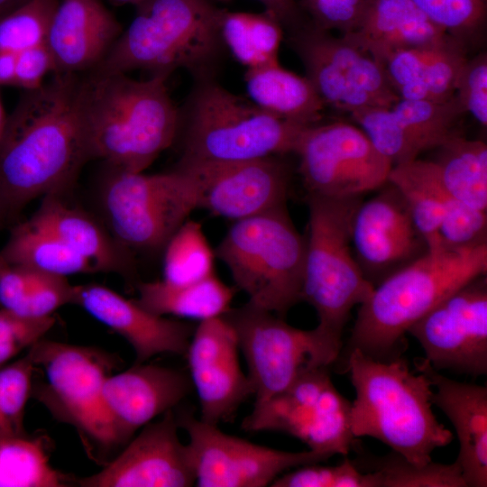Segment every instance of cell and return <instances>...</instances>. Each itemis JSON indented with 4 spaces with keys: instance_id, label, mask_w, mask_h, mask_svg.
<instances>
[{
    "instance_id": "cell-39",
    "label": "cell",
    "mask_w": 487,
    "mask_h": 487,
    "mask_svg": "<svg viewBox=\"0 0 487 487\" xmlns=\"http://www.w3.org/2000/svg\"><path fill=\"white\" fill-rule=\"evenodd\" d=\"M412 1L436 25L465 47L483 32L487 0Z\"/></svg>"
},
{
    "instance_id": "cell-27",
    "label": "cell",
    "mask_w": 487,
    "mask_h": 487,
    "mask_svg": "<svg viewBox=\"0 0 487 487\" xmlns=\"http://www.w3.org/2000/svg\"><path fill=\"white\" fill-rule=\"evenodd\" d=\"M466 47L446 40L392 52L383 62L387 78L400 98L442 102L451 98L467 60Z\"/></svg>"
},
{
    "instance_id": "cell-45",
    "label": "cell",
    "mask_w": 487,
    "mask_h": 487,
    "mask_svg": "<svg viewBox=\"0 0 487 487\" xmlns=\"http://www.w3.org/2000/svg\"><path fill=\"white\" fill-rule=\"evenodd\" d=\"M219 31L234 57L248 68L261 65L249 34V13L220 11Z\"/></svg>"
},
{
    "instance_id": "cell-7",
    "label": "cell",
    "mask_w": 487,
    "mask_h": 487,
    "mask_svg": "<svg viewBox=\"0 0 487 487\" xmlns=\"http://www.w3.org/2000/svg\"><path fill=\"white\" fill-rule=\"evenodd\" d=\"M306 241L286 207L236 220L215 250L248 303L280 317L302 301Z\"/></svg>"
},
{
    "instance_id": "cell-28",
    "label": "cell",
    "mask_w": 487,
    "mask_h": 487,
    "mask_svg": "<svg viewBox=\"0 0 487 487\" xmlns=\"http://www.w3.org/2000/svg\"><path fill=\"white\" fill-rule=\"evenodd\" d=\"M388 182L402 196L429 251L443 249L440 229L462 221L473 208L445 189L429 160L418 158L392 166Z\"/></svg>"
},
{
    "instance_id": "cell-38",
    "label": "cell",
    "mask_w": 487,
    "mask_h": 487,
    "mask_svg": "<svg viewBox=\"0 0 487 487\" xmlns=\"http://www.w3.org/2000/svg\"><path fill=\"white\" fill-rule=\"evenodd\" d=\"M33 376L28 354L0 368V437L26 434L24 416Z\"/></svg>"
},
{
    "instance_id": "cell-52",
    "label": "cell",
    "mask_w": 487,
    "mask_h": 487,
    "mask_svg": "<svg viewBox=\"0 0 487 487\" xmlns=\"http://www.w3.org/2000/svg\"><path fill=\"white\" fill-rule=\"evenodd\" d=\"M5 120H6V117L5 115L2 103L0 100V139H1L4 128H5Z\"/></svg>"
},
{
    "instance_id": "cell-8",
    "label": "cell",
    "mask_w": 487,
    "mask_h": 487,
    "mask_svg": "<svg viewBox=\"0 0 487 487\" xmlns=\"http://www.w3.org/2000/svg\"><path fill=\"white\" fill-rule=\"evenodd\" d=\"M363 197L307 194L302 301L316 310L317 326L341 345L353 308L363 303L374 288L363 276L351 243L353 217Z\"/></svg>"
},
{
    "instance_id": "cell-2",
    "label": "cell",
    "mask_w": 487,
    "mask_h": 487,
    "mask_svg": "<svg viewBox=\"0 0 487 487\" xmlns=\"http://www.w3.org/2000/svg\"><path fill=\"white\" fill-rule=\"evenodd\" d=\"M167 78L137 80L95 69L78 80L75 109L87 161L100 159L114 170L143 172L172 144L179 116Z\"/></svg>"
},
{
    "instance_id": "cell-40",
    "label": "cell",
    "mask_w": 487,
    "mask_h": 487,
    "mask_svg": "<svg viewBox=\"0 0 487 487\" xmlns=\"http://www.w3.org/2000/svg\"><path fill=\"white\" fill-rule=\"evenodd\" d=\"M273 487H375L372 473L362 471L345 458L341 464L327 466L317 464L301 465L280 475Z\"/></svg>"
},
{
    "instance_id": "cell-10",
    "label": "cell",
    "mask_w": 487,
    "mask_h": 487,
    "mask_svg": "<svg viewBox=\"0 0 487 487\" xmlns=\"http://www.w3.org/2000/svg\"><path fill=\"white\" fill-rule=\"evenodd\" d=\"M44 379L32 381L31 397L53 417L76 428L91 452L122 445L105 403L103 388L113 360L92 347L39 340L27 352Z\"/></svg>"
},
{
    "instance_id": "cell-16",
    "label": "cell",
    "mask_w": 487,
    "mask_h": 487,
    "mask_svg": "<svg viewBox=\"0 0 487 487\" xmlns=\"http://www.w3.org/2000/svg\"><path fill=\"white\" fill-rule=\"evenodd\" d=\"M425 359L439 370L474 377L487 373V279L467 282L408 330Z\"/></svg>"
},
{
    "instance_id": "cell-25",
    "label": "cell",
    "mask_w": 487,
    "mask_h": 487,
    "mask_svg": "<svg viewBox=\"0 0 487 487\" xmlns=\"http://www.w3.org/2000/svg\"><path fill=\"white\" fill-rule=\"evenodd\" d=\"M60 195L45 196L29 221L86 258L96 272L132 278L135 271L133 253L122 245L106 225L86 211L68 205Z\"/></svg>"
},
{
    "instance_id": "cell-3",
    "label": "cell",
    "mask_w": 487,
    "mask_h": 487,
    "mask_svg": "<svg viewBox=\"0 0 487 487\" xmlns=\"http://www.w3.org/2000/svg\"><path fill=\"white\" fill-rule=\"evenodd\" d=\"M346 355L355 390L350 418L354 437H373L416 464L431 462L432 453L453 435L433 412L429 378L411 372L400 356L379 360L358 349Z\"/></svg>"
},
{
    "instance_id": "cell-29",
    "label": "cell",
    "mask_w": 487,
    "mask_h": 487,
    "mask_svg": "<svg viewBox=\"0 0 487 487\" xmlns=\"http://www.w3.org/2000/svg\"><path fill=\"white\" fill-rule=\"evenodd\" d=\"M244 81L250 100L271 114L303 125L322 116L326 106L308 78L278 61L249 68Z\"/></svg>"
},
{
    "instance_id": "cell-36",
    "label": "cell",
    "mask_w": 487,
    "mask_h": 487,
    "mask_svg": "<svg viewBox=\"0 0 487 487\" xmlns=\"http://www.w3.org/2000/svg\"><path fill=\"white\" fill-rule=\"evenodd\" d=\"M370 471L375 487H466L459 464H416L393 452L376 460Z\"/></svg>"
},
{
    "instance_id": "cell-5",
    "label": "cell",
    "mask_w": 487,
    "mask_h": 487,
    "mask_svg": "<svg viewBox=\"0 0 487 487\" xmlns=\"http://www.w3.org/2000/svg\"><path fill=\"white\" fill-rule=\"evenodd\" d=\"M220 11L205 0H144L94 69L122 73L142 69L167 77L179 68L202 72L222 41Z\"/></svg>"
},
{
    "instance_id": "cell-6",
    "label": "cell",
    "mask_w": 487,
    "mask_h": 487,
    "mask_svg": "<svg viewBox=\"0 0 487 487\" xmlns=\"http://www.w3.org/2000/svg\"><path fill=\"white\" fill-rule=\"evenodd\" d=\"M303 125L215 83L194 93L179 163L218 165L294 152Z\"/></svg>"
},
{
    "instance_id": "cell-33",
    "label": "cell",
    "mask_w": 487,
    "mask_h": 487,
    "mask_svg": "<svg viewBox=\"0 0 487 487\" xmlns=\"http://www.w3.org/2000/svg\"><path fill=\"white\" fill-rule=\"evenodd\" d=\"M73 477L53 468L47 438L0 437V487H64Z\"/></svg>"
},
{
    "instance_id": "cell-51",
    "label": "cell",
    "mask_w": 487,
    "mask_h": 487,
    "mask_svg": "<svg viewBox=\"0 0 487 487\" xmlns=\"http://www.w3.org/2000/svg\"><path fill=\"white\" fill-rule=\"evenodd\" d=\"M22 3L23 0H0V20Z\"/></svg>"
},
{
    "instance_id": "cell-37",
    "label": "cell",
    "mask_w": 487,
    "mask_h": 487,
    "mask_svg": "<svg viewBox=\"0 0 487 487\" xmlns=\"http://www.w3.org/2000/svg\"><path fill=\"white\" fill-rule=\"evenodd\" d=\"M60 0H25L0 20V51L19 53L46 43Z\"/></svg>"
},
{
    "instance_id": "cell-43",
    "label": "cell",
    "mask_w": 487,
    "mask_h": 487,
    "mask_svg": "<svg viewBox=\"0 0 487 487\" xmlns=\"http://www.w3.org/2000/svg\"><path fill=\"white\" fill-rule=\"evenodd\" d=\"M455 95L465 113L482 126L487 125V56L467 59L458 76Z\"/></svg>"
},
{
    "instance_id": "cell-18",
    "label": "cell",
    "mask_w": 487,
    "mask_h": 487,
    "mask_svg": "<svg viewBox=\"0 0 487 487\" xmlns=\"http://www.w3.org/2000/svg\"><path fill=\"white\" fill-rule=\"evenodd\" d=\"M141 428L124 450L89 476L73 478L82 487H188L196 477L187 444L180 441L172 409Z\"/></svg>"
},
{
    "instance_id": "cell-22",
    "label": "cell",
    "mask_w": 487,
    "mask_h": 487,
    "mask_svg": "<svg viewBox=\"0 0 487 487\" xmlns=\"http://www.w3.org/2000/svg\"><path fill=\"white\" fill-rule=\"evenodd\" d=\"M191 389L190 378L180 371L135 363L125 371L108 375L103 393L124 444L136 431L177 406Z\"/></svg>"
},
{
    "instance_id": "cell-12",
    "label": "cell",
    "mask_w": 487,
    "mask_h": 487,
    "mask_svg": "<svg viewBox=\"0 0 487 487\" xmlns=\"http://www.w3.org/2000/svg\"><path fill=\"white\" fill-rule=\"evenodd\" d=\"M351 402L334 386L327 367L302 372L286 390L254 403L242 427L250 432L278 431L310 450L346 455L354 446Z\"/></svg>"
},
{
    "instance_id": "cell-14",
    "label": "cell",
    "mask_w": 487,
    "mask_h": 487,
    "mask_svg": "<svg viewBox=\"0 0 487 487\" xmlns=\"http://www.w3.org/2000/svg\"><path fill=\"white\" fill-rule=\"evenodd\" d=\"M291 41L325 106L351 114L391 107L400 99L383 67L342 35L311 25L298 30Z\"/></svg>"
},
{
    "instance_id": "cell-9",
    "label": "cell",
    "mask_w": 487,
    "mask_h": 487,
    "mask_svg": "<svg viewBox=\"0 0 487 487\" xmlns=\"http://www.w3.org/2000/svg\"><path fill=\"white\" fill-rule=\"evenodd\" d=\"M205 184V169L199 165L179 163L156 174L111 169L99 191L106 227L133 253L163 250L198 208Z\"/></svg>"
},
{
    "instance_id": "cell-31",
    "label": "cell",
    "mask_w": 487,
    "mask_h": 487,
    "mask_svg": "<svg viewBox=\"0 0 487 487\" xmlns=\"http://www.w3.org/2000/svg\"><path fill=\"white\" fill-rule=\"evenodd\" d=\"M431 161L445 189L464 204L487 210V146L456 133L434 149Z\"/></svg>"
},
{
    "instance_id": "cell-47",
    "label": "cell",
    "mask_w": 487,
    "mask_h": 487,
    "mask_svg": "<svg viewBox=\"0 0 487 487\" xmlns=\"http://www.w3.org/2000/svg\"><path fill=\"white\" fill-rule=\"evenodd\" d=\"M280 25L267 13L249 14L250 40L261 65L278 61V51L282 39Z\"/></svg>"
},
{
    "instance_id": "cell-50",
    "label": "cell",
    "mask_w": 487,
    "mask_h": 487,
    "mask_svg": "<svg viewBox=\"0 0 487 487\" xmlns=\"http://www.w3.org/2000/svg\"><path fill=\"white\" fill-rule=\"evenodd\" d=\"M14 215L0 189V228Z\"/></svg>"
},
{
    "instance_id": "cell-48",
    "label": "cell",
    "mask_w": 487,
    "mask_h": 487,
    "mask_svg": "<svg viewBox=\"0 0 487 487\" xmlns=\"http://www.w3.org/2000/svg\"><path fill=\"white\" fill-rule=\"evenodd\" d=\"M262 3L266 13L275 18L280 24L293 23L297 18L295 0H257Z\"/></svg>"
},
{
    "instance_id": "cell-54",
    "label": "cell",
    "mask_w": 487,
    "mask_h": 487,
    "mask_svg": "<svg viewBox=\"0 0 487 487\" xmlns=\"http://www.w3.org/2000/svg\"><path fill=\"white\" fill-rule=\"evenodd\" d=\"M25 0H23V2H24Z\"/></svg>"
},
{
    "instance_id": "cell-17",
    "label": "cell",
    "mask_w": 487,
    "mask_h": 487,
    "mask_svg": "<svg viewBox=\"0 0 487 487\" xmlns=\"http://www.w3.org/2000/svg\"><path fill=\"white\" fill-rule=\"evenodd\" d=\"M351 243L363 276L373 287L429 251L402 196L388 181L359 204Z\"/></svg>"
},
{
    "instance_id": "cell-49",
    "label": "cell",
    "mask_w": 487,
    "mask_h": 487,
    "mask_svg": "<svg viewBox=\"0 0 487 487\" xmlns=\"http://www.w3.org/2000/svg\"><path fill=\"white\" fill-rule=\"evenodd\" d=\"M16 53L0 51V85H14Z\"/></svg>"
},
{
    "instance_id": "cell-24",
    "label": "cell",
    "mask_w": 487,
    "mask_h": 487,
    "mask_svg": "<svg viewBox=\"0 0 487 487\" xmlns=\"http://www.w3.org/2000/svg\"><path fill=\"white\" fill-rule=\"evenodd\" d=\"M121 32L120 23L99 0H60L46 40L54 72L96 68Z\"/></svg>"
},
{
    "instance_id": "cell-19",
    "label": "cell",
    "mask_w": 487,
    "mask_h": 487,
    "mask_svg": "<svg viewBox=\"0 0 487 487\" xmlns=\"http://www.w3.org/2000/svg\"><path fill=\"white\" fill-rule=\"evenodd\" d=\"M239 351L236 334L224 316L202 320L195 327L185 355L204 422L217 425L229 418L253 395Z\"/></svg>"
},
{
    "instance_id": "cell-4",
    "label": "cell",
    "mask_w": 487,
    "mask_h": 487,
    "mask_svg": "<svg viewBox=\"0 0 487 487\" xmlns=\"http://www.w3.org/2000/svg\"><path fill=\"white\" fill-rule=\"evenodd\" d=\"M486 271L487 244L428 251L384 279L359 305L347 353L358 349L379 360L396 357L414 323Z\"/></svg>"
},
{
    "instance_id": "cell-35",
    "label": "cell",
    "mask_w": 487,
    "mask_h": 487,
    "mask_svg": "<svg viewBox=\"0 0 487 487\" xmlns=\"http://www.w3.org/2000/svg\"><path fill=\"white\" fill-rule=\"evenodd\" d=\"M163 279L185 284L207 278L215 271L216 253L200 223L185 221L163 248Z\"/></svg>"
},
{
    "instance_id": "cell-13",
    "label": "cell",
    "mask_w": 487,
    "mask_h": 487,
    "mask_svg": "<svg viewBox=\"0 0 487 487\" xmlns=\"http://www.w3.org/2000/svg\"><path fill=\"white\" fill-rule=\"evenodd\" d=\"M294 153L307 194L326 198L378 190L392 168L360 127L345 122L307 126Z\"/></svg>"
},
{
    "instance_id": "cell-30",
    "label": "cell",
    "mask_w": 487,
    "mask_h": 487,
    "mask_svg": "<svg viewBox=\"0 0 487 487\" xmlns=\"http://www.w3.org/2000/svg\"><path fill=\"white\" fill-rule=\"evenodd\" d=\"M136 302L150 312L199 321L223 316L231 307L234 289L216 273L185 284L164 280L141 282Z\"/></svg>"
},
{
    "instance_id": "cell-15",
    "label": "cell",
    "mask_w": 487,
    "mask_h": 487,
    "mask_svg": "<svg viewBox=\"0 0 487 487\" xmlns=\"http://www.w3.org/2000/svg\"><path fill=\"white\" fill-rule=\"evenodd\" d=\"M187 443L195 485L200 487H262L296 467L331 457L313 450L287 452L263 446L221 431L183 412L177 417Z\"/></svg>"
},
{
    "instance_id": "cell-42",
    "label": "cell",
    "mask_w": 487,
    "mask_h": 487,
    "mask_svg": "<svg viewBox=\"0 0 487 487\" xmlns=\"http://www.w3.org/2000/svg\"><path fill=\"white\" fill-rule=\"evenodd\" d=\"M75 285L67 277L33 273L28 292L15 312L29 317H47L59 308L72 304Z\"/></svg>"
},
{
    "instance_id": "cell-44",
    "label": "cell",
    "mask_w": 487,
    "mask_h": 487,
    "mask_svg": "<svg viewBox=\"0 0 487 487\" xmlns=\"http://www.w3.org/2000/svg\"><path fill=\"white\" fill-rule=\"evenodd\" d=\"M318 29L341 34L351 32L359 22L363 0H301Z\"/></svg>"
},
{
    "instance_id": "cell-1",
    "label": "cell",
    "mask_w": 487,
    "mask_h": 487,
    "mask_svg": "<svg viewBox=\"0 0 487 487\" xmlns=\"http://www.w3.org/2000/svg\"><path fill=\"white\" fill-rule=\"evenodd\" d=\"M76 74L55 73L25 90L0 139V189L14 213L61 194L87 161L75 109Z\"/></svg>"
},
{
    "instance_id": "cell-26",
    "label": "cell",
    "mask_w": 487,
    "mask_h": 487,
    "mask_svg": "<svg viewBox=\"0 0 487 487\" xmlns=\"http://www.w3.org/2000/svg\"><path fill=\"white\" fill-rule=\"evenodd\" d=\"M342 36L381 66L396 51L427 46L451 37L412 0H363L357 26Z\"/></svg>"
},
{
    "instance_id": "cell-41",
    "label": "cell",
    "mask_w": 487,
    "mask_h": 487,
    "mask_svg": "<svg viewBox=\"0 0 487 487\" xmlns=\"http://www.w3.org/2000/svg\"><path fill=\"white\" fill-rule=\"evenodd\" d=\"M54 323L52 316L29 317L0 308V368L42 339Z\"/></svg>"
},
{
    "instance_id": "cell-23",
    "label": "cell",
    "mask_w": 487,
    "mask_h": 487,
    "mask_svg": "<svg viewBox=\"0 0 487 487\" xmlns=\"http://www.w3.org/2000/svg\"><path fill=\"white\" fill-rule=\"evenodd\" d=\"M416 371L427 375L436 391L432 403L455 427L459 464L466 487L487 486V388L450 379L425 358L415 362Z\"/></svg>"
},
{
    "instance_id": "cell-32",
    "label": "cell",
    "mask_w": 487,
    "mask_h": 487,
    "mask_svg": "<svg viewBox=\"0 0 487 487\" xmlns=\"http://www.w3.org/2000/svg\"><path fill=\"white\" fill-rule=\"evenodd\" d=\"M0 260L32 271L68 277L96 272L86 258L29 220L16 225Z\"/></svg>"
},
{
    "instance_id": "cell-53",
    "label": "cell",
    "mask_w": 487,
    "mask_h": 487,
    "mask_svg": "<svg viewBox=\"0 0 487 487\" xmlns=\"http://www.w3.org/2000/svg\"><path fill=\"white\" fill-rule=\"evenodd\" d=\"M112 2L121 5V4H136L139 5L144 0H111Z\"/></svg>"
},
{
    "instance_id": "cell-46",
    "label": "cell",
    "mask_w": 487,
    "mask_h": 487,
    "mask_svg": "<svg viewBox=\"0 0 487 487\" xmlns=\"http://www.w3.org/2000/svg\"><path fill=\"white\" fill-rule=\"evenodd\" d=\"M51 71L55 66L46 43L24 50L16 54L14 85L25 90L38 88Z\"/></svg>"
},
{
    "instance_id": "cell-20",
    "label": "cell",
    "mask_w": 487,
    "mask_h": 487,
    "mask_svg": "<svg viewBox=\"0 0 487 487\" xmlns=\"http://www.w3.org/2000/svg\"><path fill=\"white\" fill-rule=\"evenodd\" d=\"M72 304L124 337L134 351L136 363L161 354L185 355L196 327L153 314L135 299L99 284L75 285Z\"/></svg>"
},
{
    "instance_id": "cell-11",
    "label": "cell",
    "mask_w": 487,
    "mask_h": 487,
    "mask_svg": "<svg viewBox=\"0 0 487 487\" xmlns=\"http://www.w3.org/2000/svg\"><path fill=\"white\" fill-rule=\"evenodd\" d=\"M223 316L244 355L254 403L280 393L308 369L328 367L341 354L342 345L319 327L296 328L248 302Z\"/></svg>"
},
{
    "instance_id": "cell-21",
    "label": "cell",
    "mask_w": 487,
    "mask_h": 487,
    "mask_svg": "<svg viewBox=\"0 0 487 487\" xmlns=\"http://www.w3.org/2000/svg\"><path fill=\"white\" fill-rule=\"evenodd\" d=\"M206 184L198 208L234 221L285 207L289 171L277 156L202 165Z\"/></svg>"
},
{
    "instance_id": "cell-34",
    "label": "cell",
    "mask_w": 487,
    "mask_h": 487,
    "mask_svg": "<svg viewBox=\"0 0 487 487\" xmlns=\"http://www.w3.org/2000/svg\"><path fill=\"white\" fill-rule=\"evenodd\" d=\"M391 109L418 158L458 133L456 124L465 114L455 95L442 102L400 98Z\"/></svg>"
}]
</instances>
